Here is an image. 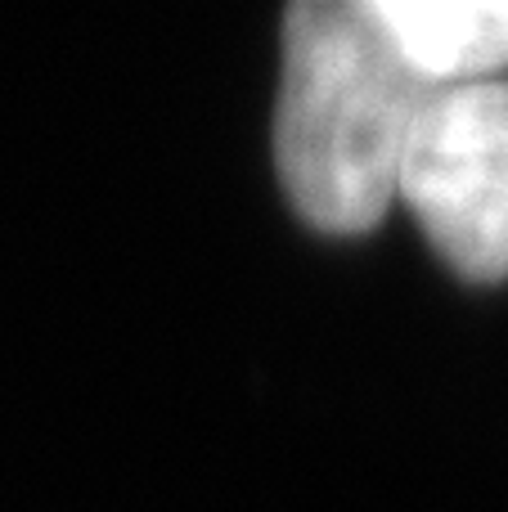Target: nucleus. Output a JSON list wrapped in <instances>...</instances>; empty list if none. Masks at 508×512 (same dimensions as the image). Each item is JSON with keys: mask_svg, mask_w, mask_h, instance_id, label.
<instances>
[{"mask_svg": "<svg viewBox=\"0 0 508 512\" xmlns=\"http://www.w3.org/2000/svg\"><path fill=\"white\" fill-rule=\"evenodd\" d=\"M428 90L495 81L508 68V14L482 0H369Z\"/></svg>", "mask_w": 508, "mask_h": 512, "instance_id": "3", "label": "nucleus"}, {"mask_svg": "<svg viewBox=\"0 0 508 512\" xmlns=\"http://www.w3.org/2000/svg\"><path fill=\"white\" fill-rule=\"evenodd\" d=\"M396 198L464 279L508 274V81L428 90L401 153Z\"/></svg>", "mask_w": 508, "mask_h": 512, "instance_id": "2", "label": "nucleus"}, {"mask_svg": "<svg viewBox=\"0 0 508 512\" xmlns=\"http://www.w3.org/2000/svg\"><path fill=\"white\" fill-rule=\"evenodd\" d=\"M423 99L428 86L369 0L288 9L275 153L288 198L315 230L360 234L383 221Z\"/></svg>", "mask_w": 508, "mask_h": 512, "instance_id": "1", "label": "nucleus"}, {"mask_svg": "<svg viewBox=\"0 0 508 512\" xmlns=\"http://www.w3.org/2000/svg\"><path fill=\"white\" fill-rule=\"evenodd\" d=\"M504 14H508V5H504Z\"/></svg>", "mask_w": 508, "mask_h": 512, "instance_id": "4", "label": "nucleus"}]
</instances>
